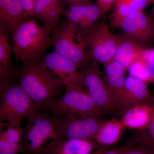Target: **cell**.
<instances>
[{
    "mask_svg": "<svg viewBox=\"0 0 154 154\" xmlns=\"http://www.w3.org/2000/svg\"><path fill=\"white\" fill-rule=\"evenodd\" d=\"M103 65L105 72L104 80L113 94L119 110L124 96L127 69L114 59Z\"/></svg>",
    "mask_w": 154,
    "mask_h": 154,
    "instance_id": "cell-14",
    "label": "cell"
},
{
    "mask_svg": "<svg viewBox=\"0 0 154 154\" xmlns=\"http://www.w3.org/2000/svg\"><path fill=\"white\" fill-rule=\"evenodd\" d=\"M69 5L91 4V0H65Z\"/></svg>",
    "mask_w": 154,
    "mask_h": 154,
    "instance_id": "cell-33",
    "label": "cell"
},
{
    "mask_svg": "<svg viewBox=\"0 0 154 154\" xmlns=\"http://www.w3.org/2000/svg\"><path fill=\"white\" fill-rule=\"evenodd\" d=\"M63 0H36L33 17L39 19L43 25L52 31L59 25L61 15L63 13Z\"/></svg>",
    "mask_w": 154,
    "mask_h": 154,
    "instance_id": "cell-15",
    "label": "cell"
},
{
    "mask_svg": "<svg viewBox=\"0 0 154 154\" xmlns=\"http://www.w3.org/2000/svg\"><path fill=\"white\" fill-rule=\"evenodd\" d=\"M106 149L104 148L99 149L98 150L96 151L93 152H92V153L91 154H101Z\"/></svg>",
    "mask_w": 154,
    "mask_h": 154,
    "instance_id": "cell-34",
    "label": "cell"
},
{
    "mask_svg": "<svg viewBox=\"0 0 154 154\" xmlns=\"http://www.w3.org/2000/svg\"><path fill=\"white\" fill-rule=\"evenodd\" d=\"M13 48L9 43V35L0 29V87L1 90L10 85L12 70L11 52Z\"/></svg>",
    "mask_w": 154,
    "mask_h": 154,
    "instance_id": "cell-18",
    "label": "cell"
},
{
    "mask_svg": "<svg viewBox=\"0 0 154 154\" xmlns=\"http://www.w3.org/2000/svg\"><path fill=\"white\" fill-rule=\"evenodd\" d=\"M21 123H1V126L6 127L1 131L0 139L12 143L22 144L25 135L24 128Z\"/></svg>",
    "mask_w": 154,
    "mask_h": 154,
    "instance_id": "cell-23",
    "label": "cell"
},
{
    "mask_svg": "<svg viewBox=\"0 0 154 154\" xmlns=\"http://www.w3.org/2000/svg\"><path fill=\"white\" fill-rule=\"evenodd\" d=\"M52 30L30 18L22 22L12 34L13 51L23 65L36 63L51 45Z\"/></svg>",
    "mask_w": 154,
    "mask_h": 154,
    "instance_id": "cell-3",
    "label": "cell"
},
{
    "mask_svg": "<svg viewBox=\"0 0 154 154\" xmlns=\"http://www.w3.org/2000/svg\"><path fill=\"white\" fill-rule=\"evenodd\" d=\"M128 144L122 146L120 147L111 149L107 150L106 149L101 154H122L128 146Z\"/></svg>",
    "mask_w": 154,
    "mask_h": 154,
    "instance_id": "cell-32",
    "label": "cell"
},
{
    "mask_svg": "<svg viewBox=\"0 0 154 154\" xmlns=\"http://www.w3.org/2000/svg\"><path fill=\"white\" fill-rule=\"evenodd\" d=\"M40 61L66 86L74 83L84 85L82 74L76 65L55 51L44 54Z\"/></svg>",
    "mask_w": 154,
    "mask_h": 154,
    "instance_id": "cell-10",
    "label": "cell"
},
{
    "mask_svg": "<svg viewBox=\"0 0 154 154\" xmlns=\"http://www.w3.org/2000/svg\"><path fill=\"white\" fill-rule=\"evenodd\" d=\"M60 118L63 133L66 139L79 138L93 140L104 121L101 117L93 116Z\"/></svg>",
    "mask_w": 154,
    "mask_h": 154,
    "instance_id": "cell-11",
    "label": "cell"
},
{
    "mask_svg": "<svg viewBox=\"0 0 154 154\" xmlns=\"http://www.w3.org/2000/svg\"><path fill=\"white\" fill-rule=\"evenodd\" d=\"M43 110L60 118L93 117L102 118L104 113L88 94L83 84L67 86L64 93Z\"/></svg>",
    "mask_w": 154,
    "mask_h": 154,
    "instance_id": "cell-4",
    "label": "cell"
},
{
    "mask_svg": "<svg viewBox=\"0 0 154 154\" xmlns=\"http://www.w3.org/2000/svg\"><path fill=\"white\" fill-rule=\"evenodd\" d=\"M151 114V104H141L125 111L120 120L124 127L130 129L146 130L149 124Z\"/></svg>",
    "mask_w": 154,
    "mask_h": 154,
    "instance_id": "cell-17",
    "label": "cell"
},
{
    "mask_svg": "<svg viewBox=\"0 0 154 154\" xmlns=\"http://www.w3.org/2000/svg\"><path fill=\"white\" fill-rule=\"evenodd\" d=\"M114 10L110 17V24L114 28H120L122 20L131 13L140 10L131 0H116Z\"/></svg>",
    "mask_w": 154,
    "mask_h": 154,
    "instance_id": "cell-21",
    "label": "cell"
},
{
    "mask_svg": "<svg viewBox=\"0 0 154 154\" xmlns=\"http://www.w3.org/2000/svg\"><path fill=\"white\" fill-rule=\"evenodd\" d=\"M22 144L9 142L0 139V154H20Z\"/></svg>",
    "mask_w": 154,
    "mask_h": 154,
    "instance_id": "cell-27",
    "label": "cell"
},
{
    "mask_svg": "<svg viewBox=\"0 0 154 154\" xmlns=\"http://www.w3.org/2000/svg\"><path fill=\"white\" fill-rule=\"evenodd\" d=\"M83 31L88 52L92 59L103 65L114 59L116 36L111 33L106 23L97 22Z\"/></svg>",
    "mask_w": 154,
    "mask_h": 154,
    "instance_id": "cell-7",
    "label": "cell"
},
{
    "mask_svg": "<svg viewBox=\"0 0 154 154\" xmlns=\"http://www.w3.org/2000/svg\"><path fill=\"white\" fill-rule=\"evenodd\" d=\"M25 12L30 18L33 17V10L36 0H21Z\"/></svg>",
    "mask_w": 154,
    "mask_h": 154,
    "instance_id": "cell-30",
    "label": "cell"
},
{
    "mask_svg": "<svg viewBox=\"0 0 154 154\" xmlns=\"http://www.w3.org/2000/svg\"><path fill=\"white\" fill-rule=\"evenodd\" d=\"M91 3L69 6V9L64 12L67 20L79 26L85 17L89 5Z\"/></svg>",
    "mask_w": 154,
    "mask_h": 154,
    "instance_id": "cell-26",
    "label": "cell"
},
{
    "mask_svg": "<svg viewBox=\"0 0 154 154\" xmlns=\"http://www.w3.org/2000/svg\"><path fill=\"white\" fill-rule=\"evenodd\" d=\"M35 110L33 101L20 85L10 84L1 90V123H21Z\"/></svg>",
    "mask_w": 154,
    "mask_h": 154,
    "instance_id": "cell-6",
    "label": "cell"
},
{
    "mask_svg": "<svg viewBox=\"0 0 154 154\" xmlns=\"http://www.w3.org/2000/svg\"><path fill=\"white\" fill-rule=\"evenodd\" d=\"M81 72L84 85L92 99L102 110L107 114L118 113L117 104L113 94L100 75L97 62Z\"/></svg>",
    "mask_w": 154,
    "mask_h": 154,
    "instance_id": "cell-8",
    "label": "cell"
},
{
    "mask_svg": "<svg viewBox=\"0 0 154 154\" xmlns=\"http://www.w3.org/2000/svg\"><path fill=\"white\" fill-rule=\"evenodd\" d=\"M120 28L127 36L145 48L154 40V20L143 11H135L125 17Z\"/></svg>",
    "mask_w": 154,
    "mask_h": 154,
    "instance_id": "cell-9",
    "label": "cell"
},
{
    "mask_svg": "<svg viewBox=\"0 0 154 154\" xmlns=\"http://www.w3.org/2000/svg\"><path fill=\"white\" fill-rule=\"evenodd\" d=\"M97 143L93 140L70 138L65 140L55 154H91Z\"/></svg>",
    "mask_w": 154,
    "mask_h": 154,
    "instance_id": "cell-20",
    "label": "cell"
},
{
    "mask_svg": "<svg viewBox=\"0 0 154 154\" xmlns=\"http://www.w3.org/2000/svg\"><path fill=\"white\" fill-rule=\"evenodd\" d=\"M124 127L116 118L103 121L93 140L101 145H113L119 140Z\"/></svg>",
    "mask_w": 154,
    "mask_h": 154,
    "instance_id": "cell-19",
    "label": "cell"
},
{
    "mask_svg": "<svg viewBox=\"0 0 154 154\" xmlns=\"http://www.w3.org/2000/svg\"><path fill=\"white\" fill-rule=\"evenodd\" d=\"M102 16V13L97 5L91 3L89 5L83 20L78 26L83 30H86L97 23V20Z\"/></svg>",
    "mask_w": 154,
    "mask_h": 154,
    "instance_id": "cell-25",
    "label": "cell"
},
{
    "mask_svg": "<svg viewBox=\"0 0 154 154\" xmlns=\"http://www.w3.org/2000/svg\"><path fill=\"white\" fill-rule=\"evenodd\" d=\"M54 51L74 63L79 69L88 66L90 58L84 31L66 19L59 24L51 34Z\"/></svg>",
    "mask_w": 154,
    "mask_h": 154,
    "instance_id": "cell-5",
    "label": "cell"
},
{
    "mask_svg": "<svg viewBox=\"0 0 154 154\" xmlns=\"http://www.w3.org/2000/svg\"><path fill=\"white\" fill-rule=\"evenodd\" d=\"M30 18L21 0H0V29L8 35H12L21 23Z\"/></svg>",
    "mask_w": 154,
    "mask_h": 154,
    "instance_id": "cell-13",
    "label": "cell"
},
{
    "mask_svg": "<svg viewBox=\"0 0 154 154\" xmlns=\"http://www.w3.org/2000/svg\"><path fill=\"white\" fill-rule=\"evenodd\" d=\"M152 107V114L150 121L146 131H143L138 134L135 143H137L154 150V95L150 101Z\"/></svg>",
    "mask_w": 154,
    "mask_h": 154,
    "instance_id": "cell-24",
    "label": "cell"
},
{
    "mask_svg": "<svg viewBox=\"0 0 154 154\" xmlns=\"http://www.w3.org/2000/svg\"><path fill=\"white\" fill-rule=\"evenodd\" d=\"M133 2L140 10H143L150 4L154 3V0H132Z\"/></svg>",
    "mask_w": 154,
    "mask_h": 154,
    "instance_id": "cell-31",
    "label": "cell"
},
{
    "mask_svg": "<svg viewBox=\"0 0 154 154\" xmlns=\"http://www.w3.org/2000/svg\"><path fill=\"white\" fill-rule=\"evenodd\" d=\"M115 1L116 0H96V4L100 9L102 16L110 11Z\"/></svg>",
    "mask_w": 154,
    "mask_h": 154,
    "instance_id": "cell-29",
    "label": "cell"
},
{
    "mask_svg": "<svg viewBox=\"0 0 154 154\" xmlns=\"http://www.w3.org/2000/svg\"><path fill=\"white\" fill-rule=\"evenodd\" d=\"M27 118L20 154H55L66 139L60 117L35 110Z\"/></svg>",
    "mask_w": 154,
    "mask_h": 154,
    "instance_id": "cell-1",
    "label": "cell"
},
{
    "mask_svg": "<svg viewBox=\"0 0 154 154\" xmlns=\"http://www.w3.org/2000/svg\"><path fill=\"white\" fill-rule=\"evenodd\" d=\"M116 48L114 60L126 69L141 57L146 50L124 33L116 35Z\"/></svg>",
    "mask_w": 154,
    "mask_h": 154,
    "instance_id": "cell-16",
    "label": "cell"
},
{
    "mask_svg": "<svg viewBox=\"0 0 154 154\" xmlns=\"http://www.w3.org/2000/svg\"><path fill=\"white\" fill-rule=\"evenodd\" d=\"M146 51L141 57L135 61L128 69L129 70L130 75L147 83L154 81V78L146 59Z\"/></svg>",
    "mask_w": 154,
    "mask_h": 154,
    "instance_id": "cell-22",
    "label": "cell"
},
{
    "mask_svg": "<svg viewBox=\"0 0 154 154\" xmlns=\"http://www.w3.org/2000/svg\"><path fill=\"white\" fill-rule=\"evenodd\" d=\"M152 97L146 83L136 77L128 76L125 79L124 96L118 113L122 115L131 107L148 103Z\"/></svg>",
    "mask_w": 154,
    "mask_h": 154,
    "instance_id": "cell-12",
    "label": "cell"
},
{
    "mask_svg": "<svg viewBox=\"0 0 154 154\" xmlns=\"http://www.w3.org/2000/svg\"><path fill=\"white\" fill-rule=\"evenodd\" d=\"M19 80L20 85L33 101L36 110L44 109L60 96L66 87L40 61L23 65Z\"/></svg>",
    "mask_w": 154,
    "mask_h": 154,
    "instance_id": "cell-2",
    "label": "cell"
},
{
    "mask_svg": "<svg viewBox=\"0 0 154 154\" xmlns=\"http://www.w3.org/2000/svg\"><path fill=\"white\" fill-rule=\"evenodd\" d=\"M128 144L122 154H154V150L140 144Z\"/></svg>",
    "mask_w": 154,
    "mask_h": 154,
    "instance_id": "cell-28",
    "label": "cell"
}]
</instances>
